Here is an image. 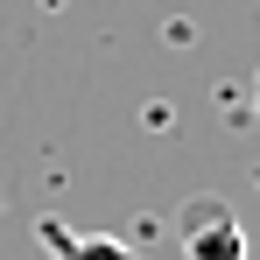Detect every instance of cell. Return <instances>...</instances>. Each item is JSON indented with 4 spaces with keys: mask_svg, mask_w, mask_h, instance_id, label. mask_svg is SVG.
<instances>
[{
    "mask_svg": "<svg viewBox=\"0 0 260 260\" xmlns=\"http://www.w3.org/2000/svg\"><path fill=\"white\" fill-rule=\"evenodd\" d=\"M176 239H183V260H246V232H239L232 204L211 190L176 211Z\"/></svg>",
    "mask_w": 260,
    "mask_h": 260,
    "instance_id": "obj_1",
    "label": "cell"
},
{
    "mask_svg": "<svg viewBox=\"0 0 260 260\" xmlns=\"http://www.w3.org/2000/svg\"><path fill=\"white\" fill-rule=\"evenodd\" d=\"M43 246L56 260H127V239H106V232H91V239H71L56 218H43Z\"/></svg>",
    "mask_w": 260,
    "mask_h": 260,
    "instance_id": "obj_2",
    "label": "cell"
},
{
    "mask_svg": "<svg viewBox=\"0 0 260 260\" xmlns=\"http://www.w3.org/2000/svg\"><path fill=\"white\" fill-rule=\"evenodd\" d=\"M253 113H260V71H253Z\"/></svg>",
    "mask_w": 260,
    "mask_h": 260,
    "instance_id": "obj_3",
    "label": "cell"
}]
</instances>
